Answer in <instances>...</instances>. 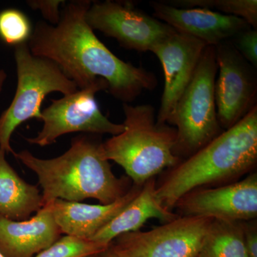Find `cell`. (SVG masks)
Masks as SVG:
<instances>
[{
	"label": "cell",
	"mask_w": 257,
	"mask_h": 257,
	"mask_svg": "<svg viewBox=\"0 0 257 257\" xmlns=\"http://www.w3.org/2000/svg\"><path fill=\"white\" fill-rule=\"evenodd\" d=\"M218 74L214 94L221 128L228 130L256 106V71L229 40L215 46Z\"/></svg>",
	"instance_id": "30bf717a"
},
{
	"label": "cell",
	"mask_w": 257,
	"mask_h": 257,
	"mask_svg": "<svg viewBox=\"0 0 257 257\" xmlns=\"http://www.w3.org/2000/svg\"><path fill=\"white\" fill-rule=\"evenodd\" d=\"M234 48L252 67H257V30L252 28L239 32L229 40Z\"/></svg>",
	"instance_id": "7402d4cb"
},
{
	"label": "cell",
	"mask_w": 257,
	"mask_h": 257,
	"mask_svg": "<svg viewBox=\"0 0 257 257\" xmlns=\"http://www.w3.org/2000/svg\"><path fill=\"white\" fill-rule=\"evenodd\" d=\"M124 130L102 143L106 160L124 169L134 184L143 186L166 168H173L182 160L174 153L177 130L157 122L150 104H123Z\"/></svg>",
	"instance_id": "277c9868"
},
{
	"label": "cell",
	"mask_w": 257,
	"mask_h": 257,
	"mask_svg": "<svg viewBox=\"0 0 257 257\" xmlns=\"http://www.w3.org/2000/svg\"><path fill=\"white\" fill-rule=\"evenodd\" d=\"M86 21L93 30L114 39L126 50L150 52L175 31L168 25L138 9L130 1L92 2Z\"/></svg>",
	"instance_id": "9c48e42d"
},
{
	"label": "cell",
	"mask_w": 257,
	"mask_h": 257,
	"mask_svg": "<svg viewBox=\"0 0 257 257\" xmlns=\"http://www.w3.org/2000/svg\"><path fill=\"white\" fill-rule=\"evenodd\" d=\"M93 135L74 138L69 150L55 158H38L28 150L15 152L14 156L38 177L43 207L57 199H94L109 204L130 190L128 179L114 175L103 154L102 143Z\"/></svg>",
	"instance_id": "7a4b0ae2"
},
{
	"label": "cell",
	"mask_w": 257,
	"mask_h": 257,
	"mask_svg": "<svg viewBox=\"0 0 257 257\" xmlns=\"http://www.w3.org/2000/svg\"><path fill=\"white\" fill-rule=\"evenodd\" d=\"M184 216L224 220H253L257 216V175L216 188L194 189L176 204Z\"/></svg>",
	"instance_id": "7c38bea8"
},
{
	"label": "cell",
	"mask_w": 257,
	"mask_h": 257,
	"mask_svg": "<svg viewBox=\"0 0 257 257\" xmlns=\"http://www.w3.org/2000/svg\"><path fill=\"white\" fill-rule=\"evenodd\" d=\"M109 86L104 79L84 89L52 99L51 104L41 111L40 121L43 126L35 138H25L31 145L44 147L69 133H83L89 135L104 134L115 136L124 130L123 124H116L102 114L96 100V94L108 91Z\"/></svg>",
	"instance_id": "52a82bcc"
},
{
	"label": "cell",
	"mask_w": 257,
	"mask_h": 257,
	"mask_svg": "<svg viewBox=\"0 0 257 257\" xmlns=\"http://www.w3.org/2000/svg\"><path fill=\"white\" fill-rule=\"evenodd\" d=\"M94 257H121L119 256L117 253L114 252L113 251L112 248H111L110 245H109V247L106 248L104 251H103L102 252L98 253V254L95 255Z\"/></svg>",
	"instance_id": "d4e9b609"
},
{
	"label": "cell",
	"mask_w": 257,
	"mask_h": 257,
	"mask_svg": "<svg viewBox=\"0 0 257 257\" xmlns=\"http://www.w3.org/2000/svg\"><path fill=\"white\" fill-rule=\"evenodd\" d=\"M32 30L30 20L20 10L10 8L0 12V39L7 45L28 43Z\"/></svg>",
	"instance_id": "44dd1931"
},
{
	"label": "cell",
	"mask_w": 257,
	"mask_h": 257,
	"mask_svg": "<svg viewBox=\"0 0 257 257\" xmlns=\"http://www.w3.org/2000/svg\"><path fill=\"white\" fill-rule=\"evenodd\" d=\"M257 162V106L234 126L183 160L157 187L162 205L172 211L191 191L247 173Z\"/></svg>",
	"instance_id": "3957f363"
},
{
	"label": "cell",
	"mask_w": 257,
	"mask_h": 257,
	"mask_svg": "<svg viewBox=\"0 0 257 257\" xmlns=\"http://www.w3.org/2000/svg\"><path fill=\"white\" fill-rule=\"evenodd\" d=\"M197 257H248L242 221L214 219Z\"/></svg>",
	"instance_id": "ac0fdd59"
},
{
	"label": "cell",
	"mask_w": 257,
	"mask_h": 257,
	"mask_svg": "<svg viewBox=\"0 0 257 257\" xmlns=\"http://www.w3.org/2000/svg\"><path fill=\"white\" fill-rule=\"evenodd\" d=\"M204 42L175 31L153 47L165 75V87L157 122L167 124L179 98L192 80L204 49Z\"/></svg>",
	"instance_id": "8fae6325"
},
{
	"label": "cell",
	"mask_w": 257,
	"mask_h": 257,
	"mask_svg": "<svg viewBox=\"0 0 257 257\" xmlns=\"http://www.w3.org/2000/svg\"><path fill=\"white\" fill-rule=\"evenodd\" d=\"M89 0L64 3L56 25L37 22L28 40L34 55L53 61L79 89L99 79L107 82V92L115 99L130 104L145 90L156 88L155 74L121 60L98 39L86 21Z\"/></svg>",
	"instance_id": "6da1fadb"
},
{
	"label": "cell",
	"mask_w": 257,
	"mask_h": 257,
	"mask_svg": "<svg viewBox=\"0 0 257 257\" xmlns=\"http://www.w3.org/2000/svg\"><path fill=\"white\" fill-rule=\"evenodd\" d=\"M250 221V220H249ZM245 246L248 257H257V227L256 221H242Z\"/></svg>",
	"instance_id": "cb8c5ba5"
},
{
	"label": "cell",
	"mask_w": 257,
	"mask_h": 257,
	"mask_svg": "<svg viewBox=\"0 0 257 257\" xmlns=\"http://www.w3.org/2000/svg\"><path fill=\"white\" fill-rule=\"evenodd\" d=\"M7 77H8V75H7L6 72L3 69H0V93L3 90V85H4Z\"/></svg>",
	"instance_id": "484cf974"
},
{
	"label": "cell",
	"mask_w": 257,
	"mask_h": 257,
	"mask_svg": "<svg viewBox=\"0 0 257 257\" xmlns=\"http://www.w3.org/2000/svg\"><path fill=\"white\" fill-rule=\"evenodd\" d=\"M179 216L162 205L157 197L156 182L152 178L143 184L138 195L91 240L109 245L119 235L139 231L150 219L155 218L167 223Z\"/></svg>",
	"instance_id": "2e32d148"
},
{
	"label": "cell",
	"mask_w": 257,
	"mask_h": 257,
	"mask_svg": "<svg viewBox=\"0 0 257 257\" xmlns=\"http://www.w3.org/2000/svg\"><path fill=\"white\" fill-rule=\"evenodd\" d=\"M94 256H95V255H94ZM94 256H89V257H94Z\"/></svg>",
	"instance_id": "83f0119b"
},
{
	"label": "cell",
	"mask_w": 257,
	"mask_h": 257,
	"mask_svg": "<svg viewBox=\"0 0 257 257\" xmlns=\"http://www.w3.org/2000/svg\"><path fill=\"white\" fill-rule=\"evenodd\" d=\"M214 218L179 216L150 231H130L110 243L121 257H197Z\"/></svg>",
	"instance_id": "ba28073f"
},
{
	"label": "cell",
	"mask_w": 257,
	"mask_h": 257,
	"mask_svg": "<svg viewBox=\"0 0 257 257\" xmlns=\"http://www.w3.org/2000/svg\"><path fill=\"white\" fill-rule=\"evenodd\" d=\"M61 234L48 206L28 220L0 216V253L4 257H34L60 239Z\"/></svg>",
	"instance_id": "5bb4252c"
},
{
	"label": "cell",
	"mask_w": 257,
	"mask_h": 257,
	"mask_svg": "<svg viewBox=\"0 0 257 257\" xmlns=\"http://www.w3.org/2000/svg\"><path fill=\"white\" fill-rule=\"evenodd\" d=\"M0 150V216L25 221L43 207L38 187L25 182L6 160Z\"/></svg>",
	"instance_id": "e0dca14e"
},
{
	"label": "cell",
	"mask_w": 257,
	"mask_h": 257,
	"mask_svg": "<svg viewBox=\"0 0 257 257\" xmlns=\"http://www.w3.org/2000/svg\"><path fill=\"white\" fill-rule=\"evenodd\" d=\"M217 71L215 47L207 46L167 122L177 130L174 153L180 160L188 158L224 132L214 94Z\"/></svg>",
	"instance_id": "5b68a950"
},
{
	"label": "cell",
	"mask_w": 257,
	"mask_h": 257,
	"mask_svg": "<svg viewBox=\"0 0 257 257\" xmlns=\"http://www.w3.org/2000/svg\"><path fill=\"white\" fill-rule=\"evenodd\" d=\"M27 5L33 10H37L42 13L46 23L56 25L60 21L61 5L65 1L62 0H28Z\"/></svg>",
	"instance_id": "603a6c76"
},
{
	"label": "cell",
	"mask_w": 257,
	"mask_h": 257,
	"mask_svg": "<svg viewBox=\"0 0 257 257\" xmlns=\"http://www.w3.org/2000/svg\"><path fill=\"white\" fill-rule=\"evenodd\" d=\"M142 187L134 184L122 197L109 204H88L57 199L47 206L62 234L91 240L130 204Z\"/></svg>",
	"instance_id": "9a60e30c"
},
{
	"label": "cell",
	"mask_w": 257,
	"mask_h": 257,
	"mask_svg": "<svg viewBox=\"0 0 257 257\" xmlns=\"http://www.w3.org/2000/svg\"><path fill=\"white\" fill-rule=\"evenodd\" d=\"M0 257H4V256H3V254H2L1 253H0Z\"/></svg>",
	"instance_id": "4316f807"
},
{
	"label": "cell",
	"mask_w": 257,
	"mask_h": 257,
	"mask_svg": "<svg viewBox=\"0 0 257 257\" xmlns=\"http://www.w3.org/2000/svg\"><path fill=\"white\" fill-rule=\"evenodd\" d=\"M167 4L179 8H204L218 10V13L243 19L257 28L256 0H167Z\"/></svg>",
	"instance_id": "d6986e66"
},
{
	"label": "cell",
	"mask_w": 257,
	"mask_h": 257,
	"mask_svg": "<svg viewBox=\"0 0 257 257\" xmlns=\"http://www.w3.org/2000/svg\"><path fill=\"white\" fill-rule=\"evenodd\" d=\"M109 245L65 235L34 257H89L102 252Z\"/></svg>",
	"instance_id": "ffe728a7"
},
{
	"label": "cell",
	"mask_w": 257,
	"mask_h": 257,
	"mask_svg": "<svg viewBox=\"0 0 257 257\" xmlns=\"http://www.w3.org/2000/svg\"><path fill=\"white\" fill-rule=\"evenodd\" d=\"M153 17L176 31L215 47L251 28L243 19L204 8H179L164 3L151 2Z\"/></svg>",
	"instance_id": "4fadbf2b"
},
{
	"label": "cell",
	"mask_w": 257,
	"mask_h": 257,
	"mask_svg": "<svg viewBox=\"0 0 257 257\" xmlns=\"http://www.w3.org/2000/svg\"><path fill=\"white\" fill-rule=\"evenodd\" d=\"M18 84L9 107L0 116V150L15 155L10 145L18 126L29 119H40L44 99L50 93L72 94L78 87L53 61L34 55L28 43L15 47Z\"/></svg>",
	"instance_id": "8992f818"
}]
</instances>
